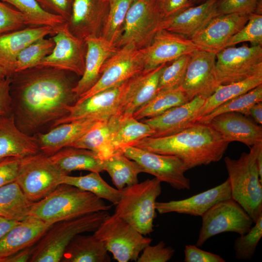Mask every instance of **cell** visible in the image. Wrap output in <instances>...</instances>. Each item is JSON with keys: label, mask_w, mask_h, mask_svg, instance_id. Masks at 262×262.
Masks as SVG:
<instances>
[{"label": "cell", "mask_w": 262, "mask_h": 262, "mask_svg": "<svg viewBox=\"0 0 262 262\" xmlns=\"http://www.w3.org/2000/svg\"><path fill=\"white\" fill-rule=\"evenodd\" d=\"M71 73L37 66L11 75L12 114L21 131L32 135L68 114L79 98Z\"/></svg>", "instance_id": "cell-1"}, {"label": "cell", "mask_w": 262, "mask_h": 262, "mask_svg": "<svg viewBox=\"0 0 262 262\" xmlns=\"http://www.w3.org/2000/svg\"><path fill=\"white\" fill-rule=\"evenodd\" d=\"M229 144L209 124L196 122L176 134L147 137L131 146L177 156L189 170L220 161Z\"/></svg>", "instance_id": "cell-2"}, {"label": "cell", "mask_w": 262, "mask_h": 262, "mask_svg": "<svg viewBox=\"0 0 262 262\" xmlns=\"http://www.w3.org/2000/svg\"><path fill=\"white\" fill-rule=\"evenodd\" d=\"M111 206L91 193L63 183L45 198L33 203L30 216L52 225L92 213L108 211Z\"/></svg>", "instance_id": "cell-3"}, {"label": "cell", "mask_w": 262, "mask_h": 262, "mask_svg": "<svg viewBox=\"0 0 262 262\" xmlns=\"http://www.w3.org/2000/svg\"><path fill=\"white\" fill-rule=\"evenodd\" d=\"M262 143L243 152L238 159H224L231 196L247 213L254 223L262 215V179L259 176L257 156Z\"/></svg>", "instance_id": "cell-4"}, {"label": "cell", "mask_w": 262, "mask_h": 262, "mask_svg": "<svg viewBox=\"0 0 262 262\" xmlns=\"http://www.w3.org/2000/svg\"><path fill=\"white\" fill-rule=\"evenodd\" d=\"M108 214V211H99L53 224L34 246L30 262H61L73 238L95 231Z\"/></svg>", "instance_id": "cell-5"}, {"label": "cell", "mask_w": 262, "mask_h": 262, "mask_svg": "<svg viewBox=\"0 0 262 262\" xmlns=\"http://www.w3.org/2000/svg\"><path fill=\"white\" fill-rule=\"evenodd\" d=\"M161 181L154 178L124 188L115 213L143 235L153 231L155 203L162 193Z\"/></svg>", "instance_id": "cell-6"}, {"label": "cell", "mask_w": 262, "mask_h": 262, "mask_svg": "<svg viewBox=\"0 0 262 262\" xmlns=\"http://www.w3.org/2000/svg\"><path fill=\"white\" fill-rule=\"evenodd\" d=\"M93 235L118 262H136L152 239L141 234L115 213L108 214Z\"/></svg>", "instance_id": "cell-7"}, {"label": "cell", "mask_w": 262, "mask_h": 262, "mask_svg": "<svg viewBox=\"0 0 262 262\" xmlns=\"http://www.w3.org/2000/svg\"><path fill=\"white\" fill-rule=\"evenodd\" d=\"M64 174L49 156L40 152L21 160L16 180L28 199L36 202L62 184Z\"/></svg>", "instance_id": "cell-8"}, {"label": "cell", "mask_w": 262, "mask_h": 262, "mask_svg": "<svg viewBox=\"0 0 262 262\" xmlns=\"http://www.w3.org/2000/svg\"><path fill=\"white\" fill-rule=\"evenodd\" d=\"M215 72L219 85L262 75L261 45L225 48L216 54Z\"/></svg>", "instance_id": "cell-9"}, {"label": "cell", "mask_w": 262, "mask_h": 262, "mask_svg": "<svg viewBox=\"0 0 262 262\" xmlns=\"http://www.w3.org/2000/svg\"><path fill=\"white\" fill-rule=\"evenodd\" d=\"M196 246H202L210 238L226 232L246 233L252 227V219L231 197L213 206L203 215Z\"/></svg>", "instance_id": "cell-10"}, {"label": "cell", "mask_w": 262, "mask_h": 262, "mask_svg": "<svg viewBox=\"0 0 262 262\" xmlns=\"http://www.w3.org/2000/svg\"><path fill=\"white\" fill-rule=\"evenodd\" d=\"M144 69L140 49L131 44L119 47L104 63L98 82L89 90L80 95L76 103L101 91L121 84Z\"/></svg>", "instance_id": "cell-11"}, {"label": "cell", "mask_w": 262, "mask_h": 262, "mask_svg": "<svg viewBox=\"0 0 262 262\" xmlns=\"http://www.w3.org/2000/svg\"><path fill=\"white\" fill-rule=\"evenodd\" d=\"M163 19L156 0H135L126 16L117 47L131 44L139 49L145 48L160 30Z\"/></svg>", "instance_id": "cell-12"}, {"label": "cell", "mask_w": 262, "mask_h": 262, "mask_svg": "<svg viewBox=\"0 0 262 262\" xmlns=\"http://www.w3.org/2000/svg\"><path fill=\"white\" fill-rule=\"evenodd\" d=\"M121 152L136 162L143 168L144 173L154 176L174 189H190V180L184 175L188 169L178 157L158 154L131 146L122 148Z\"/></svg>", "instance_id": "cell-13"}, {"label": "cell", "mask_w": 262, "mask_h": 262, "mask_svg": "<svg viewBox=\"0 0 262 262\" xmlns=\"http://www.w3.org/2000/svg\"><path fill=\"white\" fill-rule=\"evenodd\" d=\"M216 54L197 49L190 55L185 78L180 87L189 100L199 96L206 99L219 86L215 66Z\"/></svg>", "instance_id": "cell-14"}, {"label": "cell", "mask_w": 262, "mask_h": 262, "mask_svg": "<svg viewBox=\"0 0 262 262\" xmlns=\"http://www.w3.org/2000/svg\"><path fill=\"white\" fill-rule=\"evenodd\" d=\"M55 46L52 52L38 66L71 72L81 77L85 67L86 44L85 40L71 33L66 26L53 35Z\"/></svg>", "instance_id": "cell-15"}, {"label": "cell", "mask_w": 262, "mask_h": 262, "mask_svg": "<svg viewBox=\"0 0 262 262\" xmlns=\"http://www.w3.org/2000/svg\"><path fill=\"white\" fill-rule=\"evenodd\" d=\"M127 81L76 103L68 108L66 116L55 121L51 127L83 119L101 121L110 118L118 113L120 100Z\"/></svg>", "instance_id": "cell-16"}, {"label": "cell", "mask_w": 262, "mask_h": 262, "mask_svg": "<svg viewBox=\"0 0 262 262\" xmlns=\"http://www.w3.org/2000/svg\"><path fill=\"white\" fill-rule=\"evenodd\" d=\"M197 49V46L190 39L165 30H160L147 46L140 49L144 70L155 68L182 55L190 54Z\"/></svg>", "instance_id": "cell-17"}, {"label": "cell", "mask_w": 262, "mask_h": 262, "mask_svg": "<svg viewBox=\"0 0 262 262\" xmlns=\"http://www.w3.org/2000/svg\"><path fill=\"white\" fill-rule=\"evenodd\" d=\"M110 0H74L71 16L66 26L77 37L85 40L102 35Z\"/></svg>", "instance_id": "cell-18"}, {"label": "cell", "mask_w": 262, "mask_h": 262, "mask_svg": "<svg viewBox=\"0 0 262 262\" xmlns=\"http://www.w3.org/2000/svg\"><path fill=\"white\" fill-rule=\"evenodd\" d=\"M249 15L232 13L218 15L190 39L198 49L215 54L247 23Z\"/></svg>", "instance_id": "cell-19"}, {"label": "cell", "mask_w": 262, "mask_h": 262, "mask_svg": "<svg viewBox=\"0 0 262 262\" xmlns=\"http://www.w3.org/2000/svg\"><path fill=\"white\" fill-rule=\"evenodd\" d=\"M144 70L129 80L121 96L118 113L132 115L157 94L161 73L167 64Z\"/></svg>", "instance_id": "cell-20"}, {"label": "cell", "mask_w": 262, "mask_h": 262, "mask_svg": "<svg viewBox=\"0 0 262 262\" xmlns=\"http://www.w3.org/2000/svg\"><path fill=\"white\" fill-rule=\"evenodd\" d=\"M231 197L230 184L227 179L220 185L185 199L156 201L155 208L160 214L177 213L201 216L216 203Z\"/></svg>", "instance_id": "cell-21"}, {"label": "cell", "mask_w": 262, "mask_h": 262, "mask_svg": "<svg viewBox=\"0 0 262 262\" xmlns=\"http://www.w3.org/2000/svg\"><path fill=\"white\" fill-rule=\"evenodd\" d=\"M223 139L238 141L250 147L262 143V128L244 115L237 112L220 114L209 122Z\"/></svg>", "instance_id": "cell-22"}, {"label": "cell", "mask_w": 262, "mask_h": 262, "mask_svg": "<svg viewBox=\"0 0 262 262\" xmlns=\"http://www.w3.org/2000/svg\"><path fill=\"white\" fill-rule=\"evenodd\" d=\"M219 0H207L162 21L160 30H165L190 39L212 18L219 15Z\"/></svg>", "instance_id": "cell-23"}, {"label": "cell", "mask_w": 262, "mask_h": 262, "mask_svg": "<svg viewBox=\"0 0 262 262\" xmlns=\"http://www.w3.org/2000/svg\"><path fill=\"white\" fill-rule=\"evenodd\" d=\"M205 100V98L197 96L158 116L141 121L149 125L154 130V134L151 137L171 135L195 123L197 112Z\"/></svg>", "instance_id": "cell-24"}, {"label": "cell", "mask_w": 262, "mask_h": 262, "mask_svg": "<svg viewBox=\"0 0 262 262\" xmlns=\"http://www.w3.org/2000/svg\"><path fill=\"white\" fill-rule=\"evenodd\" d=\"M85 41L86 53L84 72L73 89L79 97L96 84L104 63L118 48L101 36L88 37Z\"/></svg>", "instance_id": "cell-25"}, {"label": "cell", "mask_w": 262, "mask_h": 262, "mask_svg": "<svg viewBox=\"0 0 262 262\" xmlns=\"http://www.w3.org/2000/svg\"><path fill=\"white\" fill-rule=\"evenodd\" d=\"M51 225L32 216L20 222L0 239V262L34 246Z\"/></svg>", "instance_id": "cell-26"}, {"label": "cell", "mask_w": 262, "mask_h": 262, "mask_svg": "<svg viewBox=\"0 0 262 262\" xmlns=\"http://www.w3.org/2000/svg\"><path fill=\"white\" fill-rule=\"evenodd\" d=\"M55 34L47 26H27L0 35V65L11 75L14 72L17 56L27 46L36 40Z\"/></svg>", "instance_id": "cell-27"}, {"label": "cell", "mask_w": 262, "mask_h": 262, "mask_svg": "<svg viewBox=\"0 0 262 262\" xmlns=\"http://www.w3.org/2000/svg\"><path fill=\"white\" fill-rule=\"evenodd\" d=\"M99 121L93 118L83 119L60 124L45 133H36L34 136L40 152L50 156L62 148L69 147Z\"/></svg>", "instance_id": "cell-28"}, {"label": "cell", "mask_w": 262, "mask_h": 262, "mask_svg": "<svg viewBox=\"0 0 262 262\" xmlns=\"http://www.w3.org/2000/svg\"><path fill=\"white\" fill-rule=\"evenodd\" d=\"M40 152L35 136L21 131L12 114L0 117V160L12 157L23 158Z\"/></svg>", "instance_id": "cell-29"}, {"label": "cell", "mask_w": 262, "mask_h": 262, "mask_svg": "<svg viewBox=\"0 0 262 262\" xmlns=\"http://www.w3.org/2000/svg\"><path fill=\"white\" fill-rule=\"evenodd\" d=\"M55 165L65 175L74 171H103V160L94 151L73 147H64L49 156Z\"/></svg>", "instance_id": "cell-30"}, {"label": "cell", "mask_w": 262, "mask_h": 262, "mask_svg": "<svg viewBox=\"0 0 262 262\" xmlns=\"http://www.w3.org/2000/svg\"><path fill=\"white\" fill-rule=\"evenodd\" d=\"M103 243L92 235H76L66 248L61 262H109L111 258Z\"/></svg>", "instance_id": "cell-31"}, {"label": "cell", "mask_w": 262, "mask_h": 262, "mask_svg": "<svg viewBox=\"0 0 262 262\" xmlns=\"http://www.w3.org/2000/svg\"><path fill=\"white\" fill-rule=\"evenodd\" d=\"M154 134V130L149 125L139 121L132 115L119 113L115 115L112 143L117 152H121V149L125 147L152 137Z\"/></svg>", "instance_id": "cell-32"}, {"label": "cell", "mask_w": 262, "mask_h": 262, "mask_svg": "<svg viewBox=\"0 0 262 262\" xmlns=\"http://www.w3.org/2000/svg\"><path fill=\"white\" fill-rule=\"evenodd\" d=\"M115 115L107 120L98 121L69 147L91 150L102 160L117 153L112 143Z\"/></svg>", "instance_id": "cell-33"}, {"label": "cell", "mask_w": 262, "mask_h": 262, "mask_svg": "<svg viewBox=\"0 0 262 262\" xmlns=\"http://www.w3.org/2000/svg\"><path fill=\"white\" fill-rule=\"evenodd\" d=\"M33 202L27 197L16 181L0 187V217L22 221L30 216Z\"/></svg>", "instance_id": "cell-34"}, {"label": "cell", "mask_w": 262, "mask_h": 262, "mask_svg": "<svg viewBox=\"0 0 262 262\" xmlns=\"http://www.w3.org/2000/svg\"><path fill=\"white\" fill-rule=\"evenodd\" d=\"M103 169L110 176L116 188H124L138 182V176L144 171L135 161L122 152L116 153L103 160Z\"/></svg>", "instance_id": "cell-35"}, {"label": "cell", "mask_w": 262, "mask_h": 262, "mask_svg": "<svg viewBox=\"0 0 262 262\" xmlns=\"http://www.w3.org/2000/svg\"><path fill=\"white\" fill-rule=\"evenodd\" d=\"M262 84V75H255L241 81L220 85L198 110L195 123L224 102L243 95Z\"/></svg>", "instance_id": "cell-36"}, {"label": "cell", "mask_w": 262, "mask_h": 262, "mask_svg": "<svg viewBox=\"0 0 262 262\" xmlns=\"http://www.w3.org/2000/svg\"><path fill=\"white\" fill-rule=\"evenodd\" d=\"M76 187L81 190L92 193L99 198L105 199L113 205H116L122 195V190H119L107 183L101 177L99 173L91 172L81 176H71L65 175L62 184Z\"/></svg>", "instance_id": "cell-37"}, {"label": "cell", "mask_w": 262, "mask_h": 262, "mask_svg": "<svg viewBox=\"0 0 262 262\" xmlns=\"http://www.w3.org/2000/svg\"><path fill=\"white\" fill-rule=\"evenodd\" d=\"M1 0L19 11L25 18L28 26H49L53 29L55 34L66 26V21L64 18L45 11L36 0Z\"/></svg>", "instance_id": "cell-38"}, {"label": "cell", "mask_w": 262, "mask_h": 262, "mask_svg": "<svg viewBox=\"0 0 262 262\" xmlns=\"http://www.w3.org/2000/svg\"><path fill=\"white\" fill-rule=\"evenodd\" d=\"M189 101L180 88L159 91L148 102L136 111L132 116L138 120L154 117Z\"/></svg>", "instance_id": "cell-39"}, {"label": "cell", "mask_w": 262, "mask_h": 262, "mask_svg": "<svg viewBox=\"0 0 262 262\" xmlns=\"http://www.w3.org/2000/svg\"><path fill=\"white\" fill-rule=\"evenodd\" d=\"M262 101V84L247 92L230 99L218 106L200 118L196 122L208 123L214 117L228 112H237L247 116L249 108Z\"/></svg>", "instance_id": "cell-40"}, {"label": "cell", "mask_w": 262, "mask_h": 262, "mask_svg": "<svg viewBox=\"0 0 262 262\" xmlns=\"http://www.w3.org/2000/svg\"><path fill=\"white\" fill-rule=\"evenodd\" d=\"M135 0L109 1L108 16L101 36L116 47L122 33L126 16Z\"/></svg>", "instance_id": "cell-41"}, {"label": "cell", "mask_w": 262, "mask_h": 262, "mask_svg": "<svg viewBox=\"0 0 262 262\" xmlns=\"http://www.w3.org/2000/svg\"><path fill=\"white\" fill-rule=\"evenodd\" d=\"M55 43L52 37L39 38L25 47L17 56L14 72L30 68L40 62L52 51Z\"/></svg>", "instance_id": "cell-42"}, {"label": "cell", "mask_w": 262, "mask_h": 262, "mask_svg": "<svg viewBox=\"0 0 262 262\" xmlns=\"http://www.w3.org/2000/svg\"><path fill=\"white\" fill-rule=\"evenodd\" d=\"M190 54H185L164 66L159 78L157 92L179 88L184 81Z\"/></svg>", "instance_id": "cell-43"}, {"label": "cell", "mask_w": 262, "mask_h": 262, "mask_svg": "<svg viewBox=\"0 0 262 262\" xmlns=\"http://www.w3.org/2000/svg\"><path fill=\"white\" fill-rule=\"evenodd\" d=\"M262 236V215L246 233L240 235L235 240L234 244L235 258L241 260H250L255 252Z\"/></svg>", "instance_id": "cell-44"}, {"label": "cell", "mask_w": 262, "mask_h": 262, "mask_svg": "<svg viewBox=\"0 0 262 262\" xmlns=\"http://www.w3.org/2000/svg\"><path fill=\"white\" fill-rule=\"evenodd\" d=\"M245 42H250L252 46H262V14H250L247 23L229 40L225 48Z\"/></svg>", "instance_id": "cell-45"}, {"label": "cell", "mask_w": 262, "mask_h": 262, "mask_svg": "<svg viewBox=\"0 0 262 262\" xmlns=\"http://www.w3.org/2000/svg\"><path fill=\"white\" fill-rule=\"evenodd\" d=\"M27 26L25 18L19 11L0 0V35Z\"/></svg>", "instance_id": "cell-46"}, {"label": "cell", "mask_w": 262, "mask_h": 262, "mask_svg": "<svg viewBox=\"0 0 262 262\" xmlns=\"http://www.w3.org/2000/svg\"><path fill=\"white\" fill-rule=\"evenodd\" d=\"M175 249L171 246H165L163 241L154 246L150 244L146 246L139 255L137 262H167L175 253Z\"/></svg>", "instance_id": "cell-47"}, {"label": "cell", "mask_w": 262, "mask_h": 262, "mask_svg": "<svg viewBox=\"0 0 262 262\" xmlns=\"http://www.w3.org/2000/svg\"><path fill=\"white\" fill-rule=\"evenodd\" d=\"M260 0H219L220 15L239 13L250 15L255 13Z\"/></svg>", "instance_id": "cell-48"}, {"label": "cell", "mask_w": 262, "mask_h": 262, "mask_svg": "<svg viewBox=\"0 0 262 262\" xmlns=\"http://www.w3.org/2000/svg\"><path fill=\"white\" fill-rule=\"evenodd\" d=\"M41 8L67 21L71 16L74 0H36Z\"/></svg>", "instance_id": "cell-49"}, {"label": "cell", "mask_w": 262, "mask_h": 262, "mask_svg": "<svg viewBox=\"0 0 262 262\" xmlns=\"http://www.w3.org/2000/svg\"><path fill=\"white\" fill-rule=\"evenodd\" d=\"M21 159L12 157L0 160V187L16 180Z\"/></svg>", "instance_id": "cell-50"}, {"label": "cell", "mask_w": 262, "mask_h": 262, "mask_svg": "<svg viewBox=\"0 0 262 262\" xmlns=\"http://www.w3.org/2000/svg\"><path fill=\"white\" fill-rule=\"evenodd\" d=\"M185 262H225L220 256L204 251L196 245H187L184 248Z\"/></svg>", "instance_id": "cell-51"}, {"label": "cell", "mask_w": 262, "mask_h": 262, "mask_svg": "<svg viewBox=\"0 0 262 262\" xmlns=\"http://www.w3.org/2000/svg\"><path fill=\"white\" fill-rule=\"evenodd\" d=\"M160 13L164 19L176 15L194 6L190 0H156Z\"/></svg>", "instance_id": "cell-52"}, {"label": "cell", "mask_w": 262, "mask_h": 262, "mask_svg": "<svg viewBox=\"0 0 262 262\" xmlns=\"http://www.w3.org/2000/svg\"><path fill=\"white\" fill-rule=\"evenodd\" d=\"M11 82V75L0 80V117L12 114Z\"/></svg>", "instance_id": "cell-53"}, {"label": "cell", "mask_w": 262, "mask_h": 262, "mask_svg": "<svg viewBox=\"0 0 262 262\" xmlns=\"http://www.w3.org/2000/svg\"><path fill=\"white\" fill-rule=\"evenodd\" d=\"M33 246L21 250L7 258L4 262H30Z\"/></svg>", "instance_id": "cell-54"}, {"label": "cell", "mask_w": 262, "mask_h": 262, "mask_svg": "<svg viewBox=\"0 0 262 262\" xmlns=\"http://www.w3.org/2000/svg\"><path fill=\"white\" fill-rule=\"evenodd\" d=\"M251 116L255 122L262 124V102H259L253 104L249 109L248 116Z\"/></svg>", "instance_id": "cell-55"}, {"label": "cell", "mask_w": 262, "mask_h": 262, "mask_svg": "<svg viewBox=\"0 0 262 262\" xmlns=\"http://www.w3.org/2000/svg\"><path fill=\"white\" fill-rule=\"evenodd\" d=\"M19 222H20L8 220L0 217V239L9 230Z\"/></svg>", "instance_id": "cell-56"}, {"label": "cell", "mask_w": 262, "mask_h": 262, "mask_svg": "<svg viewBox=\"0 0 262 262\" xmlns=\"http://www.w3.org/2000/svg\"><path fill=\"white\" fill-rule=\"evenodd\" d=\"M257 165L260 177L262 179V149L260 150L257 156Z\"/></svg>", "instance_id": "cell-57"}, {"label": "cell", "mask_w": 262, "mask_h": 262, "mask_svg": "<svg viewBox=\"0 0 262 262\" xmlns=\"http://www.w3.org/2000/svg\"><path fill=\"white\" fill-rule=\"evenodd\" d=\"M9 76L10 75L8 72L0 65V80L5 79Z\"/></svg>", "instance_id": "cell-58"}, {"label": "cell", "mask_w": 262, "mask_h": 262, "mask_svg": "<svg viewBox=\"0 0 262 262\" xmlns=\"http://www.w3.org/2000/svg\"><path fill=\"white\" fill-rule=\"evenodd\" d=\"M207 0H190L191 3L194 6L202 3Z\"/></svg>", "instance_id": "cell-59"}]
</instances>
